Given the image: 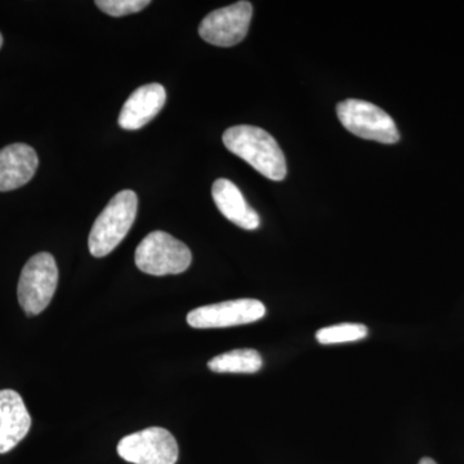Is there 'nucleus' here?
I'll return each instance as SVG.
<instances>
[{
	"mask_svg": "<svg viewBox=\"0 0 464 464\" xmlns=\"http://www.w3.org/2000/svg\"><path fill=\"white\" fill-rule=\"evenodd\" d=\"M226 149L246 160L271 181L285 179L286 160L276 140L265 130L253 125H237L224 133Z\"/></svg>",
	"mask_w": 464,
	"mask_h": 464,
	"instance_id": "1",
	"label": "nucleus"
},
{
	"mask_svg": "<svg viewBox=\"0 0 464 464\" xmlns=\"http://www.w3.org/2000/svg\"><path fill=\"white\" fill-rule=\"evenodd\" d=\"M139 198L132 190L118 192L92 227L88 246L93 257L110 255L127 237L134 224Z\"/></svg>",
	"mask_w": 464,
	"mask_h": 464,
	"instance_id": "2",
	"label": "nucleus"
},
{
	"mask_svg": "<svg viewBox=\"0 0 464 464\" xmlns=\"http://www.w3.org/2000/svg\"><path fill=\"white\" fill-rule=\"evenodd\" d=\"M134 261L142 273L166 276L185 273L192 256L188 246L172 235L152 231L137 246Z\"/></svg>",
	"mask_w": 464,
	"mask_h": 464,
	"instance_id": "3",
	"label": "nucleus"
},
{
	"mask_svg": "<svg viewBox=\"0 0 464 464\" xmlns=\"http://www.w3.org/2000/svg\"><path fill=\"white\" fill-rule=\"evenodd\" d=\"M58 284L56 259L47 252L33 256L18 280L17 297L27 316L42 314L51 304Z\"/></svg>",
	"mask_w": 464,
	"mask_h": 464,
	"instance_id": "4",
	"label": "nucleus"
},
{
	"mask_svg": "<svg viewBox=\"0 0 464 464\" xmlns=\"http://www.w3.org/2000/svg\"><path fill=\"white\" fill-rule=\"evenodd\" d=\"M342 125L357 137L381 143H396L400 133L395 121L384 110L368 101L348 99L337 106Z\"/></svg>",
	"mask_w": 464,
	"mask_h": 464,
	"instance_id": "5",
	"label": "nucleus"
},
{
	"mask_svg": "<svg viewBox=\"0 0 464 464\" xmlns=\"http://www.w3.org/2000/svg\"><path fill=\"white\" fill-rule=\"evenodd\" d=\"M118 454L133 464H176L179 445L168 430L150 427L121 439Z\"/></svg>",
	"mask_w": 464,
	"mask_h": 464,
	"instance_id": "6",
	"label": "nucleus"
},
{
	"mask_svg": "<svg viewBox=\"0 0 464 464\" xmlns=\"http://www.w3.org/2000/svg\"><path fill=\"white\" fill-rule=\"evenodd\" d=\"M253 7L249 2H237L217 9L204 17L199 25L203 41L217 47H232L248 34Z\"/></svg>",
	"mask_w": 464,
	"mask_h": 464,
	"instance_id": "7",
	"label": "nucleus"
},
{
	"mask_svg": "<svg viewBox=\"0 0 464 464\" xmlns=\"http://www.w3.org/2000/svg\"><path fill=\"white\" fill-rule=\"evenodd\" d=\"M265 315L261 301L243 298L195 308L188 314V323L197 329L228 328L258 322Z\"/></svg>",
	"mask_w": 464,
	"mask_h": 464,
	"instance_id": "8",
	"label": "nucleus"
},
{
	"mask_svg": "<svg viewBox=\"0 0 464 464\" xmlns=\"http://www.w3.org/2000/svg\"><path fill=\"white\" fill-rule=\"evenodd\" d=\"M32 417L20 393L0 391V454L16 448L30 431Z\"/></svg>",
	"mask_w": 464,
	"mask_h": 464,
	"instance_id": "9",
	"label": "nucleus"
},
{
	"mask_svg": "<svg viewBox=\"0 0 464 464\" xmlns=\"http://www.w3.org/2000/svg\"><path fill=\"white\" fill-rule=\"evenodd\" d=\"M167 93L163 85L151 83L137 88L125 101L118 123L123 130H137L145 127L166 105Z\"/></svg>",
	"mask_w": 464,
	"mask_h": 464,
	"instance_id": "10",
	"label": "nucleus"
},
{
	"mask_svg": "<svg viewBox=\"0 0 464 464\" xmlns=\"http://www.w3.org/2000/svg\"><path fill=\"white\" fill-rule=\"evenodd\" d=\"M35 150L26 143H14L0 150V191H12L32 181L38 169Z\"/></svg>",
	"mask_w": 464,
	"mask_h": 464,
	"instance_id": "11",
	"label": "nucleus"
},
{
	"mask_svg": "<svg viewBox=\"0 0 464 464\" xmlns=\"http://www.w3.org/2000/svg\"><path fill=\"white\" fill-rule=\"evenodd\" d=\"M212 197L217 208L228 219L244 230H257L258 213L244 199L243 194L230 179H219L213 183Z\"/></svg>",
	"mask_w": 464,
	"mask_h": 464,
	"instance_id": "12",
	"label": "nucleus"
},
{
	"mask_svg": "<svg viewBox=\"0 0 464 464\" xmlns=\"http://www.w3.org/2000/svg\"><path fill=\"white\" fill-rule=\"evenodd\" d=\"M262 357L258 351L252 348H240L213 357L208 362V368L215 373H257L261 371Z\"/></svg>",
	"mask_w": 464,
	"mask_h": 464,
	"instance_id": "13",
	"label": "nucleus"
},
{
	"mask_svg": "<svg viewBox=\"0 0 464 464\" xmlns=\"http://www.w3.org/2000/svg\"><path fill=\"white\" fill-rule=\"evenodd\" d=\"M366 335L368 328L362 324L344 323L320 329L316 333V340L322 344H337L360 341Z\"/></svg>",
	"mask_w": 464,
	"mask_h": 464,
	"instance_id": "14",
	"label": "nucleus"
},
{
	"mask_svg": "<svg viewBox=\"0 0 464 464\" xmlns=\"http://www.w3.org/2000/svg\"><path fill=\"white\" fill-rule=\"evenodd\" d=\"M150 3V0H97L96 5L109 16L121 17L141 12Z\"/></svg>",
	"mask_w": 464,
	"mask_h": 464,
	"instance_id": "15",
	"label": "nucleus"
},
{
	"mask_svg": "<svg viewBox=\"0 0 464 464\" xmlns=\"http://www.w3.org/2000/svg\"><path fill=\"white\" fill-rule=\"evenodd\" d=\"M420 464H438L435 462V460L431 459V458H423V459H420Z\"/></svg>",
	"mask_w": 464,
	"mask_h": 464,
	"instance_id": "16",
	"label": "nucleus"
},
{
	"mask_svg": "<svg viewBox=\"0 0 464 464\" xmlns=\"http://www.w3.org/2000/svg\"><path fill=\"white\" fill-rule=\"evenodd\" d=\"M3 45V36L2 34H0V48H2Z\"/></svg>",
	"mask_w": 464,
	"mask_h": 464,
	"instance_id": "17",
	"label": "nucleus"
}]
</instances>
